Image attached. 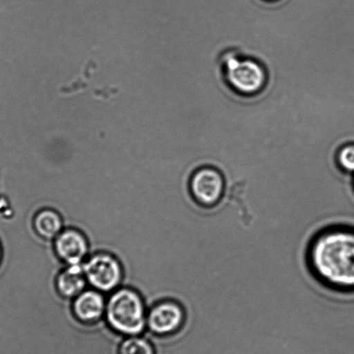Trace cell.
<instances>
[{
    "mask_svg": "<svg viewBox=\"0 0 354 354\" xmlns=\"http://www.w3.org/2000/svg\"><path fill=\"white\" fill-rule=\"evenodd\" d=\"M304 259L311 277L330 291L354 293V226L331 223L308 240Z\"/></svg>",
    "mask_w": 354,
    "mask_h": 354,
    "instance_id": "obj_1",
    "label": "cell"
},
{
    "mask_svg": "<svg viewBox=\"0 0 354 354\" xmlns=\"http://www.w3.org/2000/svg\"><path fill=\"white\" fill-rule=\"evenodd\" d=\"M147 306L138 290L122 286L106 295L104 319L109 328L124 337L147 332Z\"/></svg>",
    "mask_w": 354,
    "mask_h": 354,
    "instance_id": "obj_2",
    "label": "cell"
},
{
    "mask_svg": "<svg viewBox=\"0 0 354 354\" xmlns=\"http://www.w3.org/2000/svg\"><path fill=\"white\" fill-rule=\"evenodd\" d=\"M89 288L108 295L122 286L124 269L121 261L113 254L103 252L91 253L82 264Z\"/></svg>",
    "mask_w": 354,
    "mask_h": 354,
    "instance_id": "obj_3",
    "label": "cell"
},
{
    "mask_svg": "<svg viewBox=\"0 0 354 354\" xmlns=\"http://www.w3.org/2000/svg\"><path fill=\"white\" fill-rule=\"evenodd\" d=\"M225 68L227 82L239 94L256 95L266 84V71L256 60L228 55L225 58Z\"/></svg>",
    "mask_w": 354,
    "mask_h": 354,
    "instance_id": "obj_4",
    "label": "cell"
},
{
    "mask_svg": "<svg viewBox=\"0 0 354 354\" xmlns=\"http://www.w3.org/2000/svg\"><path fill=\"white\" fill-rule=\"evenodd\" d=\"M188 319L187 308L174 298L161 299L147 308V332L158 337L176 335Z\"/></svg>",
    "mask_w": 354,
    "mask_h": 354,
    "instance_id": "obj_5",
    "label": "cell"
},
{
    "mask_svg": "<svg viewBox=\"0 0 354 354\" xmlns=\"http://www.w3.org/2000/svg\"><path fill=\"white\" fill-rule=\"evenodd\" d=\"M226 190L225 176L218 168L201 167L189 177V196L199 207L211 209L222 201Z\"/></svg>",
    "mask_w": 354,
    "mask_h": 354,
    "instance_id": "obj_6",
    "label": "cell"
},
{
    "mask_svg": "<svg viewBox=\"0 0 354 354\" xmlns=\"http://www.w3.org/2000/svg\"><path fill=\"white\" fill-rule=\"evenodd\" d=\"M53 243L55 253L66 266H82L91 253L87 236L74 227H65Z\"/></svg>",
    "mask_w": 354,
    "mask_h": 354,
    "instance_id": "obj_7",
    "label": "cell"
},
{
    "mask_svg": "<svg viewBox=\"0 0 354 354\" xmlns=\"http://www.w3.org/2000/svg\"><path fill=\"white\" fill-rule=\"evenodd\" d=\"M106 304V295L88 288L72 301V311L79 322L92 325L104 319Z\"/></svg>",
    "mask_w": 354,
    "mask_h": 354,
    "instance_id": "obj_8",
    "label": "cell"
},
{
    "mask_svg": "<svg viewBox=\"0 0 354 354\" xmlns=\"http://www.w3.org/2000/svg\"><path fill=\"white\" fill-rule=\"evenodd\" d=\"M55 283L58 294L70 301L89 288L82 266H64L57 274Z\"/></svg>",
    "mask_w": 354,
    "mask_h": 354,
    "instance_id": "obj_9",
    "label": "cell"
},
{
    "mask_svg": "<svg viewBox=\"0 0 354 354\" xmlns=\"http://www.w3.org/2000/svg\"><path fill=\"white\" fill-rule=\"evenodd\" d=\"M33 229L41 239L53 242L65 228L64 220L56 209L43 207L33 216Z\"/></svg>",
    "mask_w": 354,
    "mask_h": 354,
    "instance_id": "obj_10",
    "label": "cell"
},
{
    "mask_svg": "<svg viewBox=\"0 0 354 354\" xmlns=\"http://www.w3.org/2000/svg\"><path fill=\"white\" fill-rule=\"evenodd\" d=\"M118 354H156V350L149 337L129 336L120 343Z\"/></svg>",
    "mask_w": 354,
    "mask_h": 354,
    "instance_id": "obj_11",
    "label": "cell"
},
{
    "mask_svg": "<svg viewBox=\"0 0 354 354\" xmlns=\"http://www.w3.org/2000/svg\"><path fill=\"white\" fill-rule=\"evenodd\" d=\"M336 160L344 173L354 174V143L340 147Z\"/></svg>",
    "mask_w": 354,
    "mask_h": 354,
    "instance_id": "obj_12",
    "label": "cell"
},
{
    "mask_svg": "<svg viewBox=\"0 0 354 354\" xmlns=\"http://www.w3.org/2000/svg\"><path fill=\"white\" fill-rule=\"evenodd\" d=\"M3 257H4V250H3V246L1 243H0V264L2 263Z\"/></svg>",
    "mask_w": 354,
    "mask_h": 354,
    "instance_id": "obj_13",
    "label": "cell"
},
{
    "mask_svg": "<svg viewBox=\"0 0 354 354\" xmlns=\"http://www.w3.org/2000/svg\"><path fill=\"white\" fill-rule=\"evenodd\" d=\"M353 188H354V180H353Z\"/></svg>",
    "mask_w": 354,
    "mask_h": 354,
    "instance_id": "obj_14",
    "label": "cell"
}]
</instances>
